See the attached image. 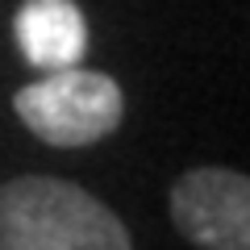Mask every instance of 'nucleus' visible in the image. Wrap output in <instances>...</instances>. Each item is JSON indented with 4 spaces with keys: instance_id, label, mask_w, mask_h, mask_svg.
<instances>
[{
    "instance_id": "nucleus-4",
    "label": "nucleus",
    "mask_w": 250,
    "mask_h": 250,
    "mask_svg": "<svg viewBox=\"0 0 250 250\" xmlns=\"http://www.w3.org/2000/svg\"><path fill=\"white\" fill-rule=\"evenodd\" d=\"M13 34L25 62L42 71L75 67L88 50V21L75 0H25L13 17Z\"/></svg>"
},
{
    "instance_id": "nucleus-2",
    "label": "nucleus",
    "mask_w": 250,
    "mask_h": 250,
    "mask_svg": "<svg viewBox=\"0 0 250 250\" xmlns=\"http://www.w3.org/2000/svg\"><path fill=\"white\" fill-rule=\"evenodd\" d=\"M13 113L21 117L34 138L59 150L92 146L108 138L125 117V92L113 75L88 67H62L46 71L38 83L13 92Z\"/></svg>"
},
{
    "instance_id": "nucleus-3",
    "label": "nucleus",
    "mask_w": 250,
    "mask_h": 250,
    "mask_svg": "<svg viewBox=\"0 0 250 250\" xmlns=\"http://www.w3.org/2000/svg\"><path fill=\"white\" fill-rule=\"evenodd\" d=\"M171 221L192 246L250 250V179L229 167H192L171 184Z\"/></svg>"
},
{
    "instance_id": "nucleus-1",
    "label": "nucleus",
    "mask_w": 250,
    "mask_h": 250,
    "mask_svg": "<svg viewBox=\"0 0 250 250\" xmlns=\"http://www.w3.org/2000/svg\"><path fill=\"white\" fill-rule=\"evenodd\" d=\"M0 250H134L125 221L71 179L0 184Z\"/></svg>"
}]
</instances>
